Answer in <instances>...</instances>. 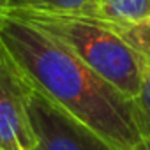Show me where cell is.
<instances>
[{"label":"cell","instance_id":"6da1fadb","mask_svg":"<svg viewBox=\"0 0 150 150\" xmlns=\"http://www.w3.org/2000/svg\"><path fill=\"white\" fill-rule=\"evenodd\" d=\"M0 44L32 88L115 148L131 150L143 139L134 101L57 39L23 20L0 13Z\"/></svg>","mask_w":150,"mask_h":150},{"label":"cell","instance_id":"7a4b0ae2","mask_svg":"<svg viewBox=\"0 0 150 150\" xmlns=\"http://www.w3.org/2000/svg\"><path fill=\"white\" fill-rule=\"evenodd\" d=\"M2 13L23 20L71 50L94 72L118 88L129 99H136L141 90L145 60L127 46L103 21L41 9H13Z\"/></svg>","mask_w":150,"mask_h":150},{"label":"cell","instance_id":"3957f363","mask_svg":"<svg viewBox=\"0 0 150 150\" xmlns=\"http://www.w3.org/2000/svg\"><path fill=\"white\" fill-rule=\"evenodd\" d=\"M25 103L35 134V150H118L96 131L60 110L27 81Z\"/></svg>","mask_w":150,"mask_h":150},{"label":"cell","instance_id":"277c9868","mask_svg":"<svg viewBox=\"0 0 150 150\" xmlns=\"http://www.w3.org/2000/svg\"><path fill=\"white\" fill-rule=\"evenodd\" d=\"M25 103V80L0 44V150H35Z\"/></svg>","mask_w":150,"mask_h":150},{"label":"cell","instance_id":"5b68a950","mask_svg":"<svg viewBox=\"0 0 150 150\" xmlns=\"http://www.w3.org/2000/svg\"><path fill=\"white\" fill-rule=\"evenodd\" d=\"M103 21H139L150 16V0H92L78 14Z\"/></svg>","mask_w":150,"mask_h":150},{"label":"cell","instance_id":"8992f818","mask_svg":"<svg viewBox=\"0 0 150 150\" xmlns=\"http://www.w3.org/2000/svg\"><path fill=\"white\" fill-rule=\"evenodd\" d=\"M103 23L110 27L145 62L150 64V16L139 21H129V23H120V21H103Z\"/></svg>","mask_w":150,"mask_h":150},{"label":"cell","instance_id":"52a82bcc","mask_svg":"<svg viewBox=\"0 0 150 150\" xmlns=\"http://www.w3.org/2000/svg\"><path fill=\"white\" fill-rule=\"evenodd\" d=\"M92 0H9L7 7L13 9H41L67 14H81Z\"/></svg>","mask_w":150,"mask_h":150},{"label":"cell","instance_id":"ba28073f","mask_svg":"<svg viewBox=\"0 0 150 150\" xmlns=\"http://www.w3.org/2000/svg\"><path fill=\"white\" fill-rule=\"evenodd\" d=\"M132 101H134V106L138 111V120H139L143 138H150V64L148 62H145L141 90H139L138 97Z\"/></svg>","mask_w":150,"mask_h":150},{"label":"cell","instance_id":"9c48e42d","mask_svg":"<svg viewBox=\"0 0 150 150\" xmlns=\"http://www.w3.org/2000/svg\"><path fill=\"white\" fill-rule=\"evenodd\" d=\"M131 150H150V138H143L134 148H131Z\"/></svg>","mask_w":150,"mask_h":150},{"label":"cell","instance_id":"30bf717a","mask_svg":"<svg viewBox=\"0 0 150 150\" xmlns=\"http://www.w3.org/2000/svg\"><path fill=\"white\" fill-rule=\"evenodd\" d=\"M7 4H9V0H0V13L7 7Z\"/></svg>","mask_w":150,"mask_h":150}]
</instances>
